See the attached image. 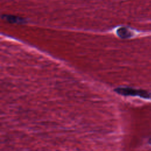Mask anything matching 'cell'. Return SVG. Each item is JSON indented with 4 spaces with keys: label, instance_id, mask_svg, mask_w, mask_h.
Returning a JSON list of instances; mask_svg holds the SVG:
<instances>
[{
    "label": "cell",
    "instance_id": "cell-1",
    "mask_svg": "<svg viewBox=\"0 0 151 151\" xmlns=\"http://www.w3.org/2000/svg\"><path fill=\"white\" fill-rule=\"evenodd\" d=\"M114 91L123 96H139L146 99H151V93L143 90H137L129 87H117L114 89Z\"/></svg>",
    "mask_w": 151,
    "mask_h": 151
},
{
    "label": "cell",
    "instance_id": "cell-3",
    "mask_svg": "<svg viewBox=\"0 0 151 151\" xmlns=\"http://www.w3.org/2000/svg\"><path fill=\"white\" fill-rule=\"evenodd\" d=\"M117 34L122 38H127L132 36V32L125 27H122L117 29Z\"/></svg>",
    "mask_w": 151,
    "mask_h": 151
},
{
    "label": "cell",
    "instance_id": "cell-2",
    "mask_svg": "<svg viewBox=\"0 0 151 151\" xmlns=\"http://www.w3.org/2000/svg\"><path fill=\"white\" fill-rule=\"evenodd\" d=\"M2 18H3L4 20H6L11 23L21 24V23H24V19L18 17L11 15H2Z\"/></svg>",
    "mask_w": 151,
    "mask_h": 151
}]
</instances>
